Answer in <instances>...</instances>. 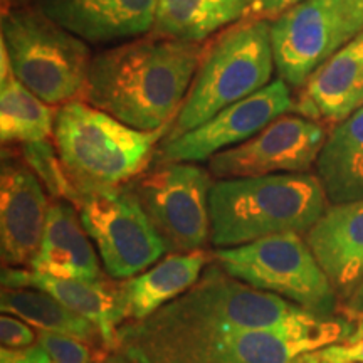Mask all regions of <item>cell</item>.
I'll return each mask as SVG.
<instances>
[{"mask_svg": "<svg viewBox=\"0 0 363 363\" xmlns=\"http://www.w3.org/2000/svg\"><path fill=\"white\" fill-rule=\"evenodd\" d=\"M101 363H103V362H101Z\"/></svg>", "mask_w": 363, "mask_h": 363, "instance_id": "cell-36", "label": "cell"}, {"mask_svg": "<svg viewBox=\"0 0 363 363\" xmlns=\"http://www.w3.org/2000/svg\"><path fill=\"white\" fill-rule=\"evenodd\" d=\"M363 106V33L313 72L294 99L298 115L338 125Z\"/></svg>", "mask_w": 363, "mask_h": 363, "instance_id": "cell-17", "label": "cell"}, {"mask_svg": "<svg viewBox=\"0 0 363 363\" xmlns=\"http://www.w3.org/2000/svg\"><path fill=\"white\" fill-rule=\"evenodd\" d=\"M211 257L201 249L172 252L150 269L116 284L121 318L125 323L143 321L182 296L197 283Z\"/></svg>", "mask_w": 363, "mask_h": 363, "instance_id": "cell-20", "label": "cell"}, {"mask_svg": "<svg viewBox=\"0 0 363 363\" xmlns=\"http://www.w3.org/2000/svg\"><path fill=\"white\" fill-rule=\"evenodd\" d=\"M27 267L61 279L104 281L98 254L74 203L51 202L43 242Z\"/></svg>", "mask_w": 363, "mask_h": 363, "instance_id": "cell-19", "label": "cell"}, {"mask_svg": "<svg viewBox=\"0 0 363 363\" xmlns=\"http://www.w3.org/2000/svg\"><path fill=\"white\" fill-rule=\"evenodd\" d=\"M0 342H2V348L21 350V348L33 347L34 343H38V335L24 320L4 313L0 318Z\"/></svg>", "mask_w": 363, "mask_h": 363, "instance_id": "cell-28", "label": "cell"}, {"mask_svg": "<svg viewBox=\"0 0 363 363\" xmlns=\"http://www.w3.org/2000/svg\"><path fill=\"white\" fill-rule=\"evenodd\" d=\"M4 2V9L7 7H17V6H24L27 0H2Z\"/></svg>", "mask_w": 363, "mask_h": 363, "instance_id": "cell-34", "label": "cell"}, {"mask_svg": "<svg viewBox=\"0 0 363 363\" xmlns=\"http://www.w3.org/2000/svg\"><path fill=\"white\" fill-rule=\"evenodd\" d=\"M13 74L51 106L83 98L91 52L86 40L56 24L39 6L2 11V40Z\"/></svg>", "mask_w": 363, "mask_h": 363, "instance_id": "cell-7", "label": "cell"}, {"mask_svg": "<svg viewBox=\"0 0 363 363\" xmlns=\"http://www.w3.org/2000/svg\"><path fill=\"white\" fill-rule=\"evenodd\" d=\"M0 363H56L48 352L40 347L39 343L33 345V347L21 348V350H9V348H2L0 352Z\"/></svg>", "mask_w": 363, "mask_h": 363, "instance_id": "cell-30", "label": "cell"}, {"mask_svg": "<svg viewBox=\"0 0 363 363\" xmlns=\"http://www.w3.org/2000/svg\"><path fill=\"white\" fill-rule=\"evenodd\" d=\"M299 363H363V338L318 348L299 357Z\"/></svg>", "mask_w": 363, "mask_h": 363, "instance_id": "cell-27", "label": "cell"}, {"mask_svg": "<svg viewBox=\"0 0 363 363\" xmlns=\"http://www.w3.org/2000/svg\"><path fill=\"white\" fill-rule=\"evenodd\" d=\"M2 288H33L51 294L59 303L89 320L101 335L103 347L113 352L123 318L116 284L104 281H72L43 274L29 267H4Z\"/></svg>", "mask_w": 363, "mask_h": 363, "instance_id": "cell-18", "label": "cell"}, {"mask_svg": "<svg viewBox=\"0 0 363 363\" xmlns=\"http://www.w3.org/2000/svg\"><path fill=\"white\" fill-rule=\"evenodd\" d=\"M51 202L24 158L4 150L0 172V252L4 267H27L44 238Z\"/></svg>", "mask_w": 363, "mask_h": 363, "instance_id": "cell-14", "label": "cell"}, {"mask_svg": "<svg viewBox=\"0 0 363 363\" xmlns=\"http://www.w3.org/2000/svg\"><path fill=\"white\" fill-rule=\"evenodd\" d=\"M326 136L320 121L286 113L247 142L212 157L208 172L217 180L305 174L318 162Z\"/></svg>", "mask_w": 363, "mask_h": 363, "instance_id": "cell-12", "label": "cell"}, {"mask_svg": "<svg viewBox=\"0 0 363 363\" xmlns=\"http://www.w3.org/2000/svg\"><path fill=\"white\" fill-rule=\"evenodd\" d=\"M212 174L189 162L158 163L128 187L170 252L201 251L211 240Z\"/></svg>", "mask_w": 363, "mask_h": 363, "instance_id": "cell-10", "label": "cell"}, {"mask_svg": "<svg viewBox=\"0 0 363 363\" xmlns=\"http://www.w3.org/2000/svg\"><path fill=\"white\" fill-rule=\"evenodd\" d=\"M56 108L43 101L13 74L0 45V140L2 145L48 140L54 131Z\"/></svg>", "mask_w": 363, "mask_h": 363, "instance_id": "cell-23", "label": "cell"}, {"mask_svg": "<svg viewBox=\"0 0 363 363\" xmlns=\"http://www.w3.org/2000/svg\"><path fill=\"white\" fill-rule=\"evenodd\" d=\"M350 323L321 318L296 330H233L140 337L118 328L113 353L130 363H299V357L347 342Z\"/></svg>", "mask_w": 363, "mask_h": 363, "instance_id": "cell-5", "label": "cell"}, {"mask_svg": "<svg viewBox=\"0 0 363 363\" xmlns=\"http://www.w3.org/2000/svg\"><path fill=\"white\" fill-rule=\"evenodd\" d=\"M293 108L291 86L283 79H274L252 96L220 110L197 128L177 138L163 140L158 145L157 160L158 163L211 160L217 153L247 142L276 118L293 111Z\"/></svg>", "mask_w": 363, "mask_h": 363, "instance_id": "cell-13", "label": "cell"}, {"mask_svg": "<svg viewBox=\"0 0 363 363\" xmlns=\"http://www.w3.org/2000/svg\"><path fill=\"white\" fill-rule=\"evenodd\" d=\"M276 69L271 22L242 19L206 44L187 98L163 140L197 128L220 110L271 83Z\"/></svg>", "mask_w": 363, "mask_h": 363, "instance_id": "cell-6", "label": "cell"}, {"mask_svg": "<svg viewBox=\"0 0 363 363\" xmlns=\"http://www.w3.org/2000/svg\"><path fill=\"white\" fill-rule=\"evenodd\" d=\"M212 259L227 274L288 299L303 310L330 318L338 296L306 240L284 233L238 247L216 249Z\"/></svg>", "mask_w": 363, "mask_h": 363, "instance_id": "cell-8", "label": "cell"}, {"mask_svg": "<svg viewBox=\"0 0 363 363\" xmlns=\"http://www.w3.org/2000/svg\"><path fill=\"white\" fill-rule=\"evenodd\" d=\"M360 321H363V318H362V320H360Z\"/></svg>", "mask_w": 363, "mask_h": 363, "instance_id": "cell-35", "label": "cell"}, {"mask_svg": "<svg viewBox=\"0 0 363 363\" xmlns=\"http://www.w3.org/2000/svg\"><path fill=\"white\" fill-rule=\"evenodd\" d=\"M206 44L150 34L91 59L83 101L131 128L170 126L187 98Z\"/></svg>", "mask_w": 363, "mask_h": 363, "instance_id": "cell-1", "label": "cell"}, {"mask_svg": "<svg viewBox=\"0 0 363 363\" xmlns=\"http://www.w3.org/2000/svg\"><path fill=\"white\" fill-rule=\"evenodd\" d=\"M316 170L331 203L363 201V106L330 131Z\"/></svg>", "mask_w": 363, "mask_h": 363, "instance_id": "cell-21", "label": "cell"}, {"mask_svg": "<svg viewBox=\"0 0 363 363\" xmlns=\"http://www.w3.org/2000/svg\"><path fill=\"white\" fill-rule=\"evenodd\" d=\"M363 338V321H358L357 330L348 337L347 342H355V340H362Z\"/></svg>", "mask_w": 363, "mask_h": 363, "instance_id": "cell-32", "label": "cell"}, {"mask_svg": "<svg viewBox=\"0 0 363 363\" xmlns=\"http://www.w3.org/2000/svg\"><path fill=\"white\" fill-rule=\"evenodd\" d=\"M38 343L56 363H93L89 343L65 335L39 331Z\"/></svg>", "mask_w": 363, "mask_h": 363, "instance_id": "cell-26", "label": "cell"}, {"mask_svg": "<svg viewBox=\"0 0 363 363\" xmlns=\"http://www.w3.org/2000/svg\"><path fill=\"white\" fill-rule=\"evenodd\" d=\"M363 33L362 0H303L271 21L279 79L301 88L326 59Z\"/></svg>", "mask_w": 363, "mask_h": 363, "instance_id": "cell-9", "label": "cell"}, {"mask_svg": "<svg viewBox=\"0 0 363 363\" xmlns=\"http://www.w3.org/2000/svg\"><path fill=\"white\" fill-rule=\"evenodd\" d=\"M21 157L48 194L54 197V201H67L78 206L81 195L62 165L56 145L48 140L24 143L21 148Z\"/></svg>", "mask_w": 363, "mask_h": 363, "instance_id": "cell-25", "label": "cell"}, {"mask_svg": "<svg viewBox=\"0 0 363 363\" xmlns=\"http://www.w3.org/2000/svg\"><path fill=\"white\" fill-rule=\"evenodd\" d=\"M76 208L111 279L133 278L169 251L128 185L81 194Z\"/></svg>", "mask_w": 363, "mask_h": 363, "instance_id": "cell-11", "label": "cell"}, {"mask_svg": "<svg viewBox=\"0 0 363 363\" xmlns=\"http://www.w3.org/2000/svg\"><path fill=\"white\" fill-rule=\"evenodd\" d=\"M249 17V0H158L153 35L182 43L206 40Z\"/></svg>", "mask_w": 363, "mask_h": 363, "instance_id": "cell-22", "label": "cell"}, {"mask_svg": "<svg viewBox=\"0 0 363 363\" xmlns=\"http://www.w3.org/2000/svg\"><path fill=\"white\" fill-rule=\"evenodd\" d=\"M103 363H130V362H128V360H125L123 357L116 355V353H113V352H111V355L104 358Z\"/></svg>", "mask_w": 363, "mask_h": 363, "instance_id": "cell-33", "label": "cell"}, {"mask_svg": "<svg viewBox=\"0 0 363 363\" xmlns=\"http://www.w3.org/2000/svg\"><path fill=\"white\" fill-rule=\"evenodd\" d=\"M299 2L303 0H249V17L271 22Z\"/></svg>", "mask_w": 363, "mask_h": 363, "instance_id": "cell-29", "label": "cell"}, {"mask_svg": "<svg viewBox=\"0 0 363 363\" xmlns=\"http://www.w3.org/2000/svg\"><path fill=\"white\" fill-rule=\"evenodd\" d=\"M170 126L136 130L83 99H74L57 108L52 138L81 195L125 187L142 175Z\"/></svg>", "mask_w": 363, "mask_h": 363, "instance_id": "cell-4", "label": "cell"}, {"mask_svg": "<svg viewBox=\"0 0 363 363\" xmlns=\"http://www.w3.org/2000/svg\"><path fill=\"white\" fill-rule=\"evenodd\" d=\"M0 308L2 313L21 318L39 331L65 335L103 347L101 335L96 326L40 289L2 288Z\"/></svg>", "mask_w": 363, "mask_h": 363, "instance_id": "cell-24", "label": "cell"}, {"mask_svg": "<svg viewBox=\"0 0 363 363\" xmlns=\"http://www.w3.org/2000/svg\"><path fill=\"white\" fill-rule=\"evenodd\" d=\"M343 313L350 321H360L363 318V281L343 306Z\"/></svg>", "mask_w": 363, "mask_h": 363, "instance_id": "cell-31", "label": "cell"}, {"mask_svg": "<svg viewBox=\"0 0 363 363\" xmlns=\"http://www.w3.org/2000/svg\"><path fill=\"white\" fill-rule=\"evenodd\" d=\"M305 240L337 296L348 301L363 281V201L331 203Z\"/></svg>", "mask_w": 363, "mask_h": 363, "instance_id": "cell-15", "label": "cell"}, {"mask_svg": "<svg viewBox=\"0 0 363 363\" xmlns=\"http://www.w3.org/2000/svg\"><path fill=\"white\" fill-rule=\"evenodd\" d=\"M321 318L288 299L252 288L216 264L203 269L192 288L143 321L121 331L140 337L207 335L233 330H296Z\"/></svg>", "mask_w": 363, "mask_h": 363, "instance_id": "cell-2", "label": "cell"}, {"mask_svg": "<svg viewBox=\"0 0 363 363\" xmlns=\"http://www.w3.org/2000/svg\"><path fill=\"white\" fill-rule=\"evenodd\" d=\"M326 202L320 177L308 172L217 180L208 197L211 244L225 249L276 234L308 233L328 208Z\"/></svg>", "mask_w": 363, "mask_h": 363, "instance_id": "cell-3", "label": "cell"}, {"mask_svg": "<svg viewBox=\"0 0 363 363\" xmlns=\"http://www.w3.org/2000/svg\"><path fill=\"white\" fill-rule=\"evenodd\" d=\"M38 6L86 43L106 44L152 33L158 0H39Z\"/></svg>", "mask_w": 363, "mask_h": 363, "instance_id": "cell-16", "label": "cell"}]
</instances>
